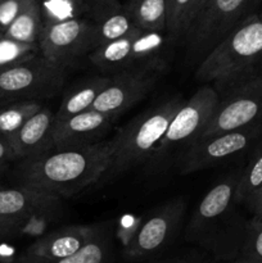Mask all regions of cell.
Here are the masks:
<instances>
[{
  "label": "cell",
  "mask_w": 262,
  "mask_h": 263,
  "mask_svg": "<svg viewBox=\"0 0 262 263\" xmlns=\"http://www.w3.org/2000/svg\"><path fill=\"white\" fill-rule=\"evenodd\" d=\"M112 157V141H99L81 148H54L21 159L15 168L17 185L55 197H69L99 181Z\"/></svg>",
  "instance_id": "cell-1"
},
{
  "label": "cell",
  "mask_w": 262,
  "mask_h": 263,
  "mask_svg": "<svg viewBox=\"0 0 262 263\" xmlns=\"http://www.w3.org/2000/svg\"><path fill=\"white\" fill-rule=\"evenodd\" d=\"M239 175L226 176L199 202L185 230L188 241L198 244L212 254L215 262H233L240 253L246 230L229 223L235 203Z\"/></svg>",
  "instance_id": "cell-2"
},
{
  "label": "cell",
  "mask_w": 262,
  "mask_h": 263,
  "mask_svg": "<svg viewBox=\"0 0 262 263\" xmlns=\"http://www.w3.org/2000/svg\"><path fill=\"white\" fill-rule=\"evenodd\" d=\"M262 58V21L249 15L230 31L199 63L195 80L225 86L249 76Z\"/></svg>",
  "instance_id": "cell-3"
},
{
  "label": "cell",
  "mask_w": 262,
  "mask_h": 263,
  "mask_svg": "<svg viewBox=\"0 0 262 263\" xmlns=\"http://www.w3.org/2000/svg\"><path fill=\"white\" fill-rule=\"evenodd\" d=\"M185 100L174 97L156 107L139 113L126 123L112 141V157L105 177L117 176L127 170L151 159L154 149L162 140L170 122Z\"/></svg>",
  "instance_id": "cell-4"
},
{
  "label": "cell",
  "mask_w": 262,
  "mask_h": 263,
  "mask_svg": "<svg viewBox=\"0 0 262 263\" xmlns=\"http://www.w3.org/2000/svg\"><path fill=\"white\" fill-rule=\"evenodd\" d=\"M170 40L164 32L136 27L127 35L90 53V61L103 72L117 73L131 69L163 72L167 67Z\"/></svg>",
  "instance_id": "cell-5"
},
{
  "label": "cell",
  "mask_w": 262,
  "mask_h": 263,
  "mask_svg": "<svg viewBox=\"0 0 262 263\" xmlns=\"http://www.w3.org/2000/svg\"><path fill=\"white\" fill-rule=\"evenodd\" d=\"M261 0H208L188 30L186 59L198 64L233 28L256 13Z\"/></svg>",
  "instance_id": "cell-6"
},
{
  "label": "cell",
  "mask_w": 262,
  "mask_h": 263,
  "mask_svg": "<svg viewBox=\"0 0 262 263\" xmlns=\"http://www.w3.org/2000/svg\"><path fill=\"white\" fill-rule=\"evenodd\" d=\"M66 69L43 54L0 71V104L40 100L58 94L66 81Z\"/></svg>",
  "instance_id": "cell-7"
},
{
  "label": "cell",
  "mask_w": 262,
  "mask_h": 263,
  "mask_svg": "<svg viewBox=\"0 0 262 263\" xmlns=\"http://www.w3.org/2000/svg\"><path fill=\"white\" fill-rule=\"evenodd\" d=\"M215 89L220 95V103L199 139L248 126L262 125L261 73H252Z\"/></svg>",
  "instance_id": "cell-8"
},
{
  "label": "cell",
  "mask_w": 262,
  "mask_h": 263,
  "mask_svg": "<svg viewBox=\"0 0 262 263\" xmlns=\"http://www.w3.org/2000/svg\"><path fill=\"white\" fill-rule=\"evenodd\" d=\"M218 103L220 95L215 87L204 85L198 89L177 110L149 161L159 164L172 152L186 149L190 144L198 140L212 120Z\"/></svg>",
  "instance_id": "cell-9"
},
{
  "label": "cell",
  "mask_w": 262,
  "mask_h": 263,
  "mask_svg": "<svg viewBox=\"0 0 262 263\" xmlns=\"http://www.w3.org/2000/svg\"><path fill=\"white\" fill-rule=\"evenodd\" d=\"M40 53L64 68L99 48L97 27L86 17L43 22L39 37Z\"/></svg>",
  "instance_id": "cell-10"
},
{
  "label": "cell",
  "mask_w": 262,
  "mask_h": 263,
  "mask_svg": "<svg viewBox=\"0 0 262 263\" xmlns=\"http://www.w3.org/2000/svg\"><path fill=\"white\" fill-rule=\"evenodd\" d=\"M185 215V202L181 198L157 208L138 225L130 240L123 246V258L128 262H141L158 256L179 234Z\"/></svg>",
  "instance_id": "cell-11"
},
{
  "label": "cell",
  "mask_w": 262,
  "mask_h": 263,
  "mask_svg": "<svg viewBox=\"0 0 262 263\" xmlns=\"http://www.w3.org/2000/svg\"><path fill=\"white\" fill-rule=\"evenodd\" d=\"M261 136L262 125H253L199 139L180 156V172L186 175L223 163L247 151Z\"/></svg>",
  "instance_id": "cell-12"
},
{
  "label": "cell",
  "mask_w": 262,
  "mask_h": 263,
  "mask_svg": "<svg viewBox=\"0 0 262 263\" xmlns=\"http://www.w3.org/2000/svg\"><path fill=\"white\" fill-rule=\"evenodd\" d=\"M161 74V72L148 69H131L113 73L90 109L117 120L146 97Z\"/></svg>",
  "instance_id": "cell-13"
},
{
  "label": "cell",
  "mask_w": 262,
  "mask_h": 263,
  "mask_svg": "<svg viewBox=\"0 0 262 263\" xmlns=\"http://www.w3.org/2000/svg\"><path fill=\"white\" fill-rule=\"evenodd\" d=\"M103 229L102 225H71L39 236L13 263H53L76 253Z\"/></svg>",
  "instance_id": "cell-14"
},
{
  "label": "cell",
  "mask_w": 262,
  "mask_h": 263,
  "mask_svg": "<svg viewBox=\"0 0 262 263\" xmlns=\"http://www.w3.org/2000/svg\"><path fill=\"white\" fill-rule=\"evenodd\" d=\"M61 198L17 185L0 187V218L13 221L23 228L27 221L50 217L58 211Z\"/></svg>",
  "instance_id": "cell-15"
},
{
  "label": "cell",
  "mask_w": 262,
  "mask_h": 263,
  "mask_svg": "<svg viewBox=\"0 0 262 263\" xmlns=\"http://www.w3.org/2000/svg\"><path fill=\"white\" fill-rule=\"evenodd\" d=\"M115 121V118L92 109L72 116L68 120L54 125V148H81L103 141L102 139L110 130Z\"/></svg>",
  "instance_id": "cell-16"
},
{
  "label": "cell",
  "mask_w": 262,
  "mask_h": 263,
  "mask_svg": "<svg viewBox=\"0 0 262 263\" xmlns=\"http://www.w3.org/2000/svg\"><path fill=\"white\" fill-rule=\"evenodd\" d=\"M54 125L55 113L50 108L43 105V108L33 113L9 139L15 158L21 161L53 149Z\"/></svg>",
  "instance_id": "cell-17"
},
{
  "label": "cell",
  "mask_w": 262,
  "mask_h": 263,
  "mask_svg": "<svg viewBox=\"0 0 262 263\" xmlns=\"http://www.w3.org/2000/svg\"><path fill=\"white\" fill-rule=\"evenodd\" d=\"M97 27L99 48L127 35L136 26L117 0H84V15Z\"/></svg>",
  "instance_id": "cell-18"
},
{
  "label": "cell",
  "mask_w": 262,
  "mask_h": 263,
  "mask_svg": "<svg viewBox=\"0 0 262 263\" xmlns=\"http://www.w3.org/2000/svg\"><path fill=\"white\" fill-rule=\"evenodd\" d=\"M109 77H91L74 85L67 91L55 112V123L63 122L69 117L89 110L94 104L98 95L104 90L109 82Z\"/></svg>",
  "instance_id": "cell-19"
},
{
  "label": "cell",
  "mask_w": 262,
  "mask_h": 263,
  "mask_svg": "<svg viewBox=\"0 0 262 263\" xmlns=\"http://www.w3.org/2000/svg\"><path fill=\"white\" fill-rule=\"evenodd\" d=\"M123 8L136 27L149 32L166 33L164 0H130Z\"/></svg>",
  "instance_id": "cell-20"
},
{
  "label": "cell",
  "mask_w": 262,
  "mask_h": 263,
  "mask_svg": "<svg viewBox=\"0 0 262 263\" xmlns=\"http://www.w3.org/2000/svg\"><path fill=\"white\" fill-rule=\"evenodd\" d=\"M43 30V13L40 0H31L25 9L15 17L3 37L21 43L38 44Z\"/></svg>",
  "instance_id": "cell-21"
},
{
  "label": "cell",
  "mask_w": 262,
  "mask_h": 263,
  "mask_svg": "<svg viewBox=\"0 0 262 263\" xmlns=\"http://www.w3.org/2000/svg\"><path fill=\"white\" fill-rule=\"evenodd\" d=\"M41 108L40 100H22L0 105V136L9 141L23 123Z\"/></svg>",
  "instance_id": "cell-22"
},
{
  "label": "cell",
  "mask_w": 262,
  "mask_h": 263,
  "mask_svg": "<svg viewBox=\"0 0 262 263\" xmlns=\"http://www.w3.org/2000/svg\"><path fill=\"white\" fill-rule=\"evenodd\" d=\"M112 254V240L105 228H103L89 243L63 259L53 263H109Z\"/></svg>",
  "instance_id": "cell-23"
},
{
  "label": "cell",
  "mask_w": 262,
  "mask_h": 263,
  "mask_svg": "<svg viewBox=\"0 0 262 263\" xmlns=\"http://www.w3.org/2000/svg\"><path fill=\"white\" fill-rule=\"evenodd\" d=\"M262 185V141L257 144L246 168L239 175L235 193L236 204H246L247 200Z\"/></svg>",
  "instance_id": "cell-24"
},
{
  "label": "cell",
  "mask_w": 262,
  "mask_h": 263,
  "mask_svg": "<svg viewBox=\"0 0 262 263\" xmlns=\"http://www.w3.org/2000/svg\"><path fill=\"white\" fill-rule=\"evenodd\" d=\"M166 3V35L170 43L185 40L189 30L193 0H164Z\"/></svg>",
  "instance_id": "cell-25"
},
{
  "label": "cell",
  "mask_w": 262,
  "mask_h": 263,
  "mask_svg": "<svg viewBox=\"0 0 262 263\" xmlns=\"http://www.w3.org/2000/svg\"><path fill=\"white\" fill-rule=\"evenodd\" d=\"M38 54H41L39 44L21 43L12 39L0 37V71L27 61Z\"/></svg>",
  "instance_id": "cell-26"
},
{
  "label": "cell",
  "mask_w": 262,
  "mask_h": 263,
  "mask_svg": "<svg viewBox=\"0 0 262 263\" xmlns=\"http://www.w3.org/2000/svg\"><path fill=\"white\" fill-rule=\"evenodd\" d=\"M236 259L262 263V216H253V220L246 228L240 253Z\"/></svg>",
  "instance_id": "cell-27"
},
{
  "label": "cell",
  "mask_w": 262,
  "mask_h": 263,
  "mask_svg": "<svg viewBox=\"0 0 262 263\" xmlns=\"http://www.w3.org/2000/svg\"><path fill=\"white\" fill-rule=\"evenodd\" d=\"M40 5L43 22H57L84 15V0H44Z\"/></svg>",
  "instance_id": "cell-28"
},
{
  "label": "cell",
  "mask_w": 262,
  "mask_h": 263,
  "mask_svg": "<svg viewBox=\"0 0 262 263\" xmlns=\"http://www.w3.org/2000/svg\"><path fill=\"white\" fill-rule=\"evenodd\" d=\"M31 0H0V35H4L10 23Z\"/></svg>",
  "instance_id": "cell-29"
},
{
  "label": "cell",
  "mask_w": 262,
  "mask_h": 263,
  "mask_svg": "<svg viewBox=\"0 0 262 263\" xmlns=\"http://www.w3.org/2000/svg\"><path fill=\"white\" fill-rule=\"evenodd\" d=\"M13 161H17V158H15V154L10 146L9 141L0 136V172L5 170V167Z\"/></svg>",
  "instance_id": "cell-30"
},
{
  "label": "cell",
  "mask_w": 262,
  "mask_h": 263,
  "mask_svg": "<svg viewBox=\"0 0 262 263\" xmlns=\"http://www.w3.org/2000/svg\"><path fill=\"white\" fill-rule=\"evenodd\" d=\"M213 262H208L204 257H200V256H176V257H170V258L156 259V261H151L149 263H213Z\"/></svg>",
  "instance_id": "cell-31"
},
{
  "label": "cell",
  "mask_w": 262,
  "mask_h": 263,
  "mask_svg": "<svg viewBox=\"0 0 262 263\" xmlns=\"http://www.w3.org/2000/svg\"><path fill=\"white\" fill-rule=\"evenodd\" d=\"M254 216H262V185L246 203Z\"/></svg>",
  "instance_id": "cell-32"
},
{
  "label": "cell",
  "mask_w": 262,
  "mask_h": 263,
  "mask_svg": "<svg viewBox=\"0 0 262 263\" xmlns=\"http://www.w3.org/2000/svg\"><path fill=\"white\" fill-rule=\"evenodd\" d=\"M21 229H22V226L18 225V223L9 220H4V218H0V239L14 235V234L20 233Z\"/></svg>",
  "instance_id": "cell-33"
},
{
  "label": "cell",
  "mask_w": 262,
  "mask_h": 263,
  "mask_svg": "<svg viewBox=\"0 0 262 263\" xmlns=\"http://www.w3.org/2000/svg\"><path fill=\"white\" fill-rule=\"evenodd\" d=\"M208 0H193L192 4V10H190V17H189V27L193 23V21L197 18V15L199 14L200 10L204 8V5L207 4Z\"/></svg>",
  "instance_id": "cell-34"
},
{
  "label": "cell",
  "mask_w": 262,
  "mask_h": 263,
  "mask_svg": "<svg viewBox=\"0 0 262 263\" xmlns=\"http://www.w3.org/2000/svg\"><path fill=\"white\" fill-rule=\"evenodd\" d=\"M252 73H261L262 74V58L259 59L258 63L256 64V67L253 68V71H252ZM251 73V74H252Z\"/></svg>",
  "instance_id": "cell-35"
},
{
  "label": "cell",
  "mask_w": 262,
  "mask_h": 263,
  "mask_svg": "<svg viewBox=\"0 0 262 263\" xmlns=\"http://www.w3.org/2000/svg\"><path fill=\"white\" fill-rule=\"evenodd\" d=\"M213 263H249V262H244V261H239V259H235L233 262H213Z\"/></svg>",
  "instance_id": "cell-36"
},
{
  "label": "cell",
  "mask_w": 262,
  "mask_h": 263,
  "mask_svg": "<svg viewBox=\"0 0 262 263\" xmlns=\"http://www.w3.org/2000/svg\"><path fill=\"white\" fill-rule=\"evenodd\" d=\"M257 14H258V18H259V20L262 21V10H261V12H259V13H257Z\"/></svg>",
  "instance_id": "cell-37"
},
{
  "label": "cell",
  "mask_w": 262,
  "mask_h": 263,
  "mask_svg": "<svg viewBox=\"0 0 262 263\" xmlns=\"http://www.w3.org/2000/svg\"><path fill=\"white\" fill-rule=\"evenodd\" d=\"M0 37H2V35H0Z\"/></svg>",
  "instance_id": "cell-38"
}]
</instances>
